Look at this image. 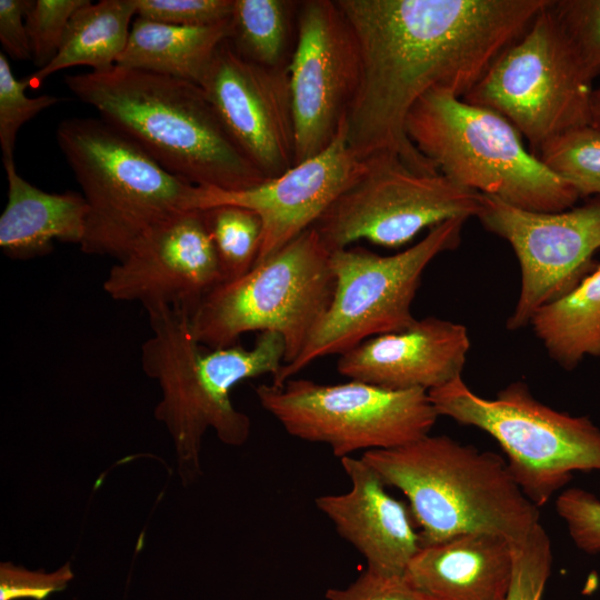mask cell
Returning a JSON list of instances; mask_svg holds the SVG:
<instances>
[{"label": "cell", "mask_w": 600, "mask_h": 600, "mask_svg": "<svg viewBox=\"0 0 600 600\" xmlns=\"http://www.w3.org/2000/svg\"><path fill=\"white\" fill-rule=\"evenodd\" d=\"M202 212L223 282L249 272L258 259L262 241V222L258 213L236 204H219Z\"/></svg>", "instance_id": "26"}, {"label": "cell", "mask_w": 600, "mask_h": 600, "mask_svg": "<svg viewBox=\"0 0 600 600\" xmlns=\"http://www.w3.org/2000/svg\"><path fill=\"white\" fill-rule=\"evenodd\" d=\"M536 156L579 197L600 198V129L572 128L547 140Z\"/></svg>", "instance_id": "27"}, {"label": "cell", "mask_w": 600, "mask_h": 600, "mask_svg": "<svg viewBox=\"0 0 600 600\" xmlns=\"http://www.w3.org/2000/svg\"><path fill=\"white\" fill-rule=\"evenodd\" d=\"M328 600H430L413 588L403 576L366 569L344 589H328Z\"/></svg>", "instance_id": "35"}, {"label": "cell", "mask_w": 600, "mask_h": 600, "mask_svg": "<svg viewBox=\"0 0 600 600\" xmlns=\"http://www.w3.org/2000/svg\"><path fill=\"white\" fill-rule=\"evenodd\" d=\"M512 572V542L478 532L422 546L404 577L430 600H506Z\"/></svg>", "instance_id": "20"}, {"label": "cell", "mask_w": 600, "mask_h": 600, "mask_svg": "<svg viewBox=\"0 0 600 600\" xmlns=\"http://www.w3.org/2000/svg\"><path fill=\"white\" fill-rule=\"evenodd\" d=\"M506 240L520 267V292L507 328L529 326L533 314L572 291L596 268L600 198L559 212H534L482 194L477 216Z\"/></svg>", "instance_id": "13"}, {"label": "cell", "mask_w": 600, "mask_h": 600, "mask_svg": "<svg viewBox=\"0 0 600 600\" xmlns=\"http://www.w3.org/2000/svg\"><path fill=\"white\" fill-rule=\"evenodd\" d=\"M230 36L231 19L191 28L137 17L116 66L200 84L216 51Z\"/></svg>", "instance_id": "22"}, {"label": "cell", "mask_w": 600, "mask_h": 600, "mask_svg": "<svg viewBox=\"0 0 600 600\" xmlns=\"http://www.w3.org/2000/svg\"><path fill=\"white\" fill-rule=\"evenodd\" d=\"M254 392L288 434L328 444L340 459L408 444L428 436L439 417L426 390H389L357 380L320 384L291 378L280 387L260 384Z\"/></svg>", "instance_id": "10"}, {"label": "cell", "mask_w": 600, "mask_h": 600, "mask_svg": "<svg viewBox=\"0 0 600 600\" xmlns=\"http://www.w3.org/2000/svg\"><path fill=\"white\" fill-rule=\"evenodd\" d=\"M467 328L437 317L370 338L339 357L338 372L389 390L430 391L462 377L470 349Z\"/></svg>", "instance_id": "18"}, {"label": "cell", "mask_w": 600, "mask_h": 600, "mask_svg": "<svg viewBox=\"0 0 600 600\" xmlns=\"http://www.w3.org/2000/svg\"><path fill=\"white\" fill-rule=\"evenodd\" d=\"M551 9L594 79L600 74V0H552Z\"/></svg>", "instance_id": "31"}, {"label": "cell", "mask_w": 600, "mask_h": 600, "mask_svg": "<svg viewBox=\"0 0 600 600\" xmlns=\"http://www.w3.org/2000/svg\"><path fill=\"white\" fill-rule=\"evenodd\" d=\"M230 138L267 178L294 164L296 133L287 66L266 67L226 40L199 84Z\"/></svg>", "instance_id": "15"}, {"label": "cell", "mask_w": 600, "mask_h": 600, "mask_svg": "<svg viewBox=\"0 0 600 600\" xmlns=\"http://www.w3.org/2000/svg\"><path fill=\"white\" fill-rule=\"evenodd\" d=\"M591 124L600 129V86L593 88L591 97Z\"/></svg>", "instance_id": "37"}, {"label": "cell", "mask_w": 600, "mask_h": 600, "mask_svg": "<svg viewBox=\"0 0 600 600\" xmlns=\"http://www.w3.org/2000/svg\"><path fill=\"white\" fill-rule=\"evenodd\" d=\"M333 292L331 251L311 227L242 277L217 286L190 313V324L210 349L233 346L250 331L277 332L286 341L288 364L302 351Z\"/></svg>", "instance_id": "6"}, {"label": "cell", "mask_w": 600, "mask_h": 600, "mask_svg": "<svg viewBox=\"0 0 600 600\" xmlns=\"http://www.w3.org/2000/svg\"><path fill=\"white\" fill-rule=\"evenodd\" d=\"M549 1L336 0L360 54L344 117L350 149L360 159L388 153L438 171L406 133L409 111L432 90L463 98Z\"/></svg>", "instance_id": "1"}, {"label": "cell", "mask_w": 600, "mask_h": 600, "mask_svg": "<svg viewBox=\"0 0 600 600\" xmlns=\"http://www.w3.org/2000/svg\"><path fill=\"white\" fill-rule=\"evenodd\" d=\"M361 458L407 497L421 547L478 532L516 542L540 524L539 508L491 451L428 434Z\"/></svg>", "instance_id": "3"}, {"label": "cell", "mask_w": 600, "mask_h": 600, "mask_svg": "<svg viewBox=\"0 0 600 600\" xmlns=\"http://www.w3.org/2000/svg\"><path fill=\"white\" fill-rule=\"evenodd\" d=\"M73 579L70 563L53 572L31 571L10 562L0 564V600H44Z\"/></svg>", "instance_id": "34"}, {"label": "cell", "mask_w": 600, "mask_h": 600, "mask_svg": "<svg viewBox=\"0 0 600 600\" xmlns=\"http://www.w3.org/2000/svg\"><path fill=\"white\" fill-rule=\"evenodd\" d=\"M30 0H0V42L14 60L31 59L26 29V12Z\"/></svg>", "instance_id": "36"}, {"label": "cell", "mask_w": 600, "mask_h": 600, "mask_svg": "<svg viewBox=\"0 0 600 600\" xmlns=\"http://www.w3.org/2000/svg\"><path fill=\"white\" fill-rule=\"evenodd\" d=\"M56 138L88 204L86 254L119 261L158 226L201 210L202 187L166 170L101 119H66Z\"/></svg>", "instance_id": "4"}, {"label": "cell", "mask_w": 600, "mask_h": 600, "mask_svg": "<svg viewBox=\"0 0 600 600\" xmlns=\"http://www.w3.org/2000/svg\"><path fill=\"white\" fill-rule=\"evenodd\" d=\"M340 462L350 489L316 498V507L363 556L368 569L403 576L421 548L410 509L388 493L387 484L361 457H344Z\"/></svg>", "instance_id": "19"}, {"label": "cell", "mask_w": 600, "mask_h": 600, "mask_svg": "<svg viewBox=\"0 0 600 600\" xmlns=\"http://www.w3.org/2000/svg\"><path fill=\"white\" fill-rule=\"evenodd\" d=\"M134 14L136 0H88L71 17L57 56L29 76L31 84L76 66L112 69L127 47Z\"/></svg>", "instance_id": "23"}, {"label": "cell", "mask_w": 600, "mask_h": 600, "mask_svg": "<svg viewBox=\"0 0 600 600\" xmlns=\"http://www.w3.org/2000/svg\"><path fill=\"white\" fill-rule=\"evenodd\" d=\"M406 133L419 152L453 183L534 212L574 207L578 192L528 150L500 113L444 90L421 97Z\"/></svg>", "instance_id": "5"}, {"label": "cell", "mask_w": 600, "mask_h": 600, "mask_svg": "<svg viewBox=\"0 0 600 600\" xmlns=\"http://www.w3.org/2000/svg\"><path fill=\"white\" fill-rule=\"evenodd\" d=\"M438 413L491 436L508 468L538 508L562 489L576 471H600V428L586 416H571L537 400L514 381L494 398L473 392L462 377L428 391Z\"/></svg>", "instance_id": "7"}, {"label": "cell", "mask_w": 600, "mask_h": 600, "mask_svg": "<svg viewBox=\"0 0 600 600\" xmlns=\"http://www.w3.org/2000/svg\"><path fill=\"white\" fill-rule=\"evenodd\" d=\"M563 369L600 357V264L572 291L540 308L529 323Z\"/></svg>", "instance_id": "24"}, {"label": "cell", "mask_w": 600, "mask_h": 600, "mask_svg": "<svg viewBox=\"0 0 600 600\" xmlns=\"http://www.w3.org/2000/svg\"><path fill=\"white\" fill-rule=\"evenodd\" d=\"M88 0H31L26 12L31 59L41 69L58 53L73 13Z\"/></svg>", "instance_id": "30"}, {"label": "cell", "mask_w": 600, "mask_h": 600, "mask_svg": "<svg viewBox=\"0 0 600 600\" xmlns=\"http://www.w3.org/2000/svg\"><path fill=\"white\" fill-rule=\"evenodd\" d=\"M464 219L429 229L416 244L391 256L363 247L331 252L334 292L299 356L273 378L282 386L317 359L343 354L363 341L412 327L411 304L430 262L459 247Z\"/></svg>", "instance_id": "8"}, {"label": "cell", "mask_w": 600, "mask_h": 600, "mask_svg": "<svg viewBox=\"0 0 600 600\" xmlns=\"http://www.w3.org/2000/svg\"><path fill=\"white\" fill-rule=\"evenodd\" d=\"M512 549L513 572L506 600H541L552 566L551 541L541 523L512 542Z\"/></svg>", "instance_id": "29"}, {"label": "cell", "mask_w": 600, "mask_h": 600, "mask_svg": "<svg viewBox=\"0 0 600 600\" xmlns=\"http://www.w3.org/2000/svg\"><path fill=\"white\" fill-rule=\"evenodd\" d=\"M294 2L284 0H234L230 43L252 62L284 67L289 13Z\"/></svg>", "instance_id": "25"}, {"label": "cell", "mask_w": 600, "mask_h": 600, "mask_svg": "<svg viewBox=\"0 0 600 600\" xmlns=\"http://www.w3.org/2000/svg\"><path fill=\"white\" fill-rule=\"evenodd\" d=\"M138 18L179 27H209L231 19L234 0H136Z\"/></svg>", "instance_id": "32"}, {"label": "cell", "mask_w": 600, "mask_h": 600, "mask_svg": "<svg viewBox=\"0 0 600 600\" xmlns=\"http://www.w3.org/2000/svg\"><path fill=\"white\" fill-rule=\"evenodd\" d=\"M29 77L18 80L3 52L0 53V146L3 168L14 164L13 151L19 129L37 114L60 102V98L42 94L28 97Z\"/></svg>", "instance_id": "28"}, {"label": "cell", "mask_w": 600, "mask_h": 600, "mask_svg": "<svg viewBox=\"0 0 600 600\" xmlns=\"http://www.w3.org/2000/svg\"><path fill=\"white\" fill-rule=\"evenodd\" d=\"M551 1L462 98L509 120L534 154L554 136L591 124L593 79L553 13Z\"/></svg>", "instance_id": "9"}, {"label": "cell", "mask_w": 600, "mask_h": 600, "mask_svg": "<svg viewBox=\"0 0 600 600\" xmlns=\"http://www.w3.org/2000/svg\"><path fill=\"white\" fill-rule=\"evenodd\" d=\"M363 167L364 160L347 142L343 120L336 138L323 151L293 164L276 178L242 191L203 187L201 210L236 204L258 213L262 222V241L257 264L313 227Z\"/></svg>", "instance_id": "17"}, {"label": "cell", "mask_w": 600, "mask_h": 600, "mask_svg": "<svg viewBox=\"0 0 600 600\" xmlns=\"http://www.w3.org/2000/svg\"><path fill=\"white\" fill-rule=\"evenodd\" d=\"M363 160L360 174L313 224L331 252L361 239L398 248L426 228L468 220L480 211L481 193L438 171L417 169L388 153Z\"/></svg>", "instance_id": "11"}, {"label": "cell", "mask_w": 600, "mask_h": 600, "mask_svg": "<svg viewBox=\"0 0 600 600\" xmlns=\"http://www.w3.org/2000/svg\"><path fill=\"white\" fill-rule=\"evenodd\" d=\"M556 510L577 548L600 552V499L596 494L581 488L566 489L556 500Z\"/></svg>", "instance_id": "33"}, {"label": "cell", "mask_w": 600, "mask_h": 600, "mask_svg": "<svg viewBox=\"0 0 600 600\" xmlns=\"http://www.w3.org/2000/svg\"><path fill=\"white\" fill-rule=\"evenodd\" d=\"M223 282L202 210L182 213L147 233L109 270L103 291L144 310L168 307L191 313Z\"/></svg>", "instance_id": "16"}, {"label": "cell", "mask_w": 600, "mask_h": 600, "mask_svg": "<svg viewBox=\"0 0 600 600\" xmlns=\"http://www.w3.org/2000/svg\"><path fill=\"white\" fill-rule=\"evenodd\" d=\"M287 71L297 164L333 141L359 84L357 39L336 0L300 2L297 41Z\"/></svg>", "instance_id": "14"}, {"label": "cell", "mask_w": 600, "mask_h": 600, "mask_svg": "<svg viewBox=\"0 0 600 600\" xmlns=\"http://www.w3.org/2000/svg\"><path fill=\"white\" fill-rule=\"evenodd\" d=\"M64 82L103 122L192 184L242 191L267 180L197 83L120 66L68 76Z\"/></svg>", "instance_id": "2"}, {"label": "cell", "mask_w": 600, "mask_h": 600, "mask_svg": "<svg viewBox=\"0 0 600 600\" xmlns=\"http://www.w3.org/2000/svg\"><path fill=\"white\" fill-rule=\"evenodd\" d=\"M8 201L0 216V248L4 256L27 260L52 251L53 242H82L88 204L82 193L46 192L4 168Z\"/></svg>", "instance_id": "21"}, {"label": "cell", "mask_w": 600, "mask_h": 600, "mask_svg": "<svg viewBox=\"0 0 600 600\" xmlns=\"http://www.w3.org/2000/svg\"><path fill=\"white\" fill-rule=\"evenodd\" d=\"M147 313L151 334L141 347V364L159 384L154 418L170 434L178 472L187 484L202 473V442L209 429L222 443L239 447L248 441L251 423L204 364V346L192 332L190 313L168 307Z\"/></svg>", "instance_id": "12"}]
</instances>
